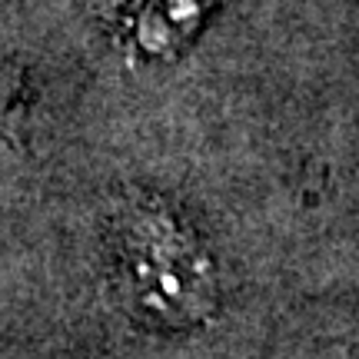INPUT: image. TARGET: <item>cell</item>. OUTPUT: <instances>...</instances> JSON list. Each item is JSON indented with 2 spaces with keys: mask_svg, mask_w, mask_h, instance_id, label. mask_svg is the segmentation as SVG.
Returning a JSON list of instances; mask_svg holds the SVG:
<instances>
[{
  "mask_svg": "<svg viewBox=\"0 0 359 359\" xmlns=\"http://www.w3.org/2000/svg\"><path fill=\"white\" fill-rule=\"evenodd\" d=\"M116 296L150 330H196L219 313V269L210 246L160 200L130 203L110 233Z\"/></svg>",
  "mask_w": 359,
  "mask_h": 359,
  "instance_id": "cell-1",
  "label": "cell"
},
{
  "mask_svg": "<svg viewBox=\"0 0 359 359\" xmlns=\"http://www.w3.org/2000/svg\"><path fill=\"white\" fill-rule=\"evenodd\" d=\"M217 4L219 0H143L133 20V40L140 53L154 60L177 57Z\"/></svg>",
  "mask_w": 359,
  "mask_h": 359,
  "instance_id": "cell-2",
  "label": "cell"
}]
</instances>
